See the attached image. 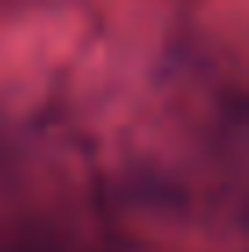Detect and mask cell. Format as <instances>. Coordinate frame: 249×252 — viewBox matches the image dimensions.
<instances>
[]
</instances>
